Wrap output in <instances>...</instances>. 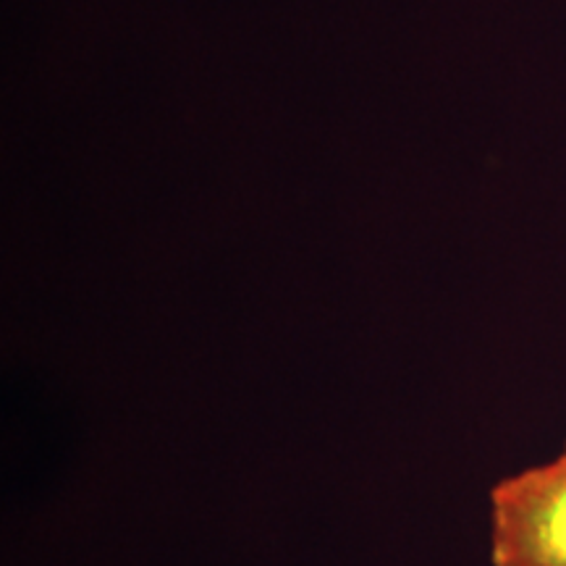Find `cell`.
I'll use <instances>...</instances> for the list:
<instances>
[{"mask_svg":"<svg viewBox=\"0 0 566 566\" xmlns=\"http://www.w3.org/2000/svg\"><path fill=\"white\" fill-rule=\"evenodd\" d=\"M491 564L566 566V443L491 488Z\"/></svg>","mask_w":566,"mask_h":566,"instance_id":"cell-1","label":"cell"}]
</instances>
